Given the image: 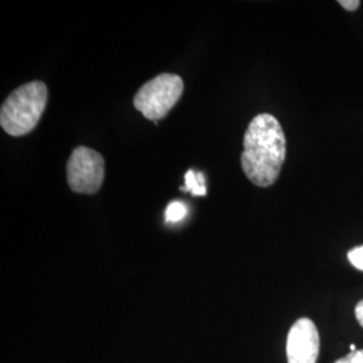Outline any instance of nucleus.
Returning a JSON list of instances; mask_svg holds the SVG:
<instances>
[{"label":"nucleus","mask_w":363,"mask_h":363,"mask_svg":"<svg viewBox=\"0 0 363 363\" xmlns=\"http://www.w3.org/2000/svg\"><path fill=\"white\" fill-rule=\"evenodd\" d=\"M67 184L78 194H94L104 182V159L88 147H77L67 160Z\"/></svg>","instance_id":"nucleus-4"},{"label":"nucleus","mask_w":363,"mask_h":363,"mask_svg":"<svg viewBox=\"0 0 363 363\" xmlns=\"http://www.w3.org/2000/svg\"><path fill=\"white\" fill-rule=\"evenodd\" d=\"M339 4L347 11H355L359 7L361 1L359 0H339Z\"/></svg>","instance_id":"nucleus-10"},{"label":"nucleus","mask_w":363,"mask_h":363,"mask_svg":"<svg viewBox=\"0 0 363 363\" xmlns=\"http://www.w3.org/2000/svg\"><path fill=\"white\" fill-rule=\"evenodd\" d=\"M320 340L315 323L308 318L298 319L286 337L288 363H316Z\"/></svg>","instance_id":"nucleus-5"},{"label":"nucleus","mask_w":363,"mask_h":363,"mask_svg":"<svg viewBox=\"0 0 363 363\" xmlns=\"http://www.w3.org/2000/svg\"><path fill=\"white\" fill-rule=\"evenodd\" d=\"M355 318H357L358 323L363 327V300H361L355 307Z\"/></svg>","instance_id":"nucleus-11"},{"label":"nucleus","mask_w":363,"mask_h":363,"mask_svg":"<svg viewBox=\"0 0 363 363\" xmlns=\"http://www.w3.org/2000/svg\"><path fill=\"white\" fill-rule=\"evenodd\" d=\"M349 259L357 269L363 271V247H354L352 250H350Z\"/></svg>","instance_id":"nucleus-8"},{"label":"nucleus","mask_w":363,"mask_h":363,"mask_svg":"<svg viewBox=\"0 0 363 363\" xmlns=\"http://www.w3.org/2000/svg\"><path fill=\"white\" fill-rule=\"evenodd\" d=\"M48 104V86L31 81L6 99L0 109V125L10 136H23L38 124Z\"/></svg>","instance_id":"nucleus-2"},{"label":"nucleus","mask_w":363,"mask_h":363,"mask_svg":"<svg viewBox=\"0 0 363 363\" xmlns=\"http://www.w3.org/2000/svg\"><path fill=\"white\" fill-rule=\"evenodd\" d=\"M186 216H187V206L179 201L171 202L166 208V220L172 223L186 218Z\"/></svg>","instance_id":"nucleus-7"},{"label":"nucleus","mask_w":363,"mask_h":363,"mask_svg":"<svg viewBox=\"0 0 363 363\" xmlns=\"http://www.w3.org/2000/svg\"><path fill=\"white\" fill-rule=\"evenodd\" d=\"M335 363H363V350L351 351L342 359H337Z\"/></svg>","instance_id":"nucleus-9"},{"label":"nucleus","mask_w":363,"mask_h":363,"mask_svg":"<svg viewBox=\"0 0 363 363\" xmlns=\"http://www.w3.org/2000/svg\"><path fill=\"white\" fill-rule=\"evenodd\" d=\"M183 81L177 74L163 73L145 82L133 99L135 108L145 118L157 121L167 116L181 99Z\"/></svg>","instance_id":"nucleus-3"},{"label":"nucleus","mask_w":363,"mask_h":363,"mask_svg":"<svg viewBox=\"0 0 363 363\" xmlns=\"http://www.w3.org/2000/svg\"><path fill=\"white\" fill-rule=\"evenodd\" d=\"M186 184L182 187L183 191H190L191 194L196 196H203L206 195V183H205V177L202 172H195L193 169H189L184 175Z\"/></svg>","instance_id":"nucleus-6"},{"label":"nucleus","mask_w":363,"mask_h":363,"mask_svg":"<svg viewBox=\"0 0 363 363\" xmlns=\"http://www.w3.org/2000/svg\"><path fill=\"white\" fill-rule=\"evenodd\" d=\"M350 350L351 351L357 350V347H355V345H350Z\"/></svg>","instance_id":"nucleus-12"},{"label":"nucleus","mask_w":363,"mask_h":363,"mask_svg":"<svg viewBox=\"0 0 363 363\" xmlns=\"http://www.w3.org/2000/svg\"><path fill=\"white\" fill-rule=\"evenodd\" d=\"M286 155L284 130L269 113L255 117L244 136L241 166L247 179L259 187H269L277 181Z\"/></svg>","instance_id":"nucleus-1"}]
</instances>
